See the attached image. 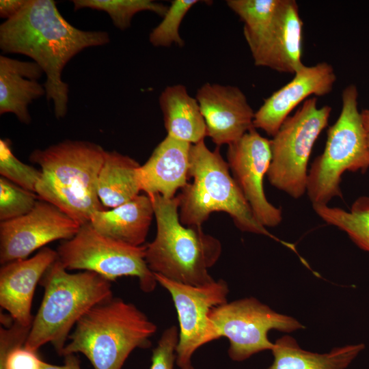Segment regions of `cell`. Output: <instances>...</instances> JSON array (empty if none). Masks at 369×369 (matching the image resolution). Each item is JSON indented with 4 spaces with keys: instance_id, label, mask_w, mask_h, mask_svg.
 <instances>
[{
    "instance_id": "1",
    "label": "cell",
    "mask_w": 369,
    "mask_h": 369,
    "mask_svg": "<svg viewBox=\"0 0 369 369\" xmlns=\"http://www.w3.org/2000/svg\"><path fill=\"white\" fill-rule=\"evenodd\" d=\"M110 41L105 31H85L68 23L53 0H27L20 11L0 25L3 53L31 57L46 74V98L57 119L67 113L69 86L62 74L66 65L85 49Z\"/></svg>"
},
{
    "instance_id": "2",
    "label": "cell",
    "mask_w": 369,
    "mask_h": 369,
    "mask_svg": "<svg viewBox=\"0 0 369 369\" xmlns=\"http://www.w3.org/2000/svg\"><path fill=\"white\" fill-rule=\"evenodd\" d=\"M105 151L90 141L70 139L34 150L29 159L42 172L36 195L81 226L89 223L95 212L105 210L97 193Z\"/></svg>"
},
{
    "instance_id": "3",
    "label": "cell",
    "mask_w": 369,
    "mask_h": 369,
    "mask_svg": "<svg viewBox=\"0 0 369 369\" xmlns=\"http://www.w3.org/2000/svg\"><path fill=\"white\" fill-rule=\"evenodd\" d=\"M156 221L154 239L146 245V261L154 273L169 279L193 286L215 281L208 269L218 260L221 245L200 226L180 222L178 195L167 199L160 194L148 195Z\"/></svg>"
},
{
    "instance_id": "4",
    "label": "cell",
    "mask_w": 369,
    "mask_h": 369,
    "mask_svg": "<svg viewBox=\"0 0 369 369\" xmlns=\"http://www.w3.org/2000/svg\"><path fill=\"white\" fill-rule=\"evenodd\" d=\"M156 329L135 305L112 297L79 320L61 355L81 353L94 369H122L133 351L151 345Z\"/></svg>"
},
{
    "instance_id": "5",
    "label": "cell",
    "mask_w": 369,
    "mask_h": 369,
    "mask_svg": "<svg viewBox=\"0 0 369 369\" xmlns=\"http://www.w3.org/2000/svg\"><path fill=\"white\" fill-rule=\"evenodd\" d=\"M229 169L219 148L211 151L204 141L191 144L189 178L193 182L178 195L180 222L201 227L210 213L225 212L241 230L267 236L297 253L294 245L277 238L256 220Z\"/></svg>"
},
{
    "instance_id": "6",
    "label": "cell",
    "mask_w": 369,
    "mask_h": 369,
    "mask_svg": "<svg viewBox=\"0 0 369 369\" xmlns=\"http://www.w3.org/2000/svg\"><path fill=\"white\" fill-rule=\"evenodd\" d=\"M44 292L24 346L37 352L51 343L59 355L79 320L113 297L111 282L87 271L71 273L57 259L40 280Z\"/></svg>"
},
{
    "instance_id": "7",
    "label": "cell",
    "mask_w": 369,
    "mask_h": 369,
    "mask_svg": "<svg viewBox=\"0 0 369 369\" xmlns=\"http://www.w3.org/2000/svg\"><path fill=\"white\" fill-rule=\"evenodd\" d=\"M357 99L355 85L343 90L340 114L328 129L323 152L314 159L308 172L306 192L312 206L327 205L332 198L342 197L340 185L345 172H365L369 167Z\"/></svg>"
},
{
    "instance_id": "8",
    "label": "cell",
    "mask_w": 369,
    "mask_h": 369,
    "mask_svg": "<svg viewBox=\"0 0 369 369\" xmlns=\"http://www.w3.org/2000/svg\"><path fill=\"white\" fill-rule=\"evenodd\" d=\"M331 111L330 106L318 107L317 98L312 97L285 120L271 140L272 156L266 175L271 185L295 199L304 195L309 159Z\"/></svg>"
},
{
    "instance_id": "9",
    "label": "cell",
    "mask_w": 369,
    "mask_h": 369,
    "mask_svg": "<svg viewBox=\"0 0 369 369\" xmlns=\"http://www.w3.org/2000/svg\"><path fill=\"white\" fill-rule=\"evenodd\" d=\"M146 245L132 246L97 232L87 223L61 243L57 259L68 271L94 272L109 282L122 276L138 279L140 289L152 292L158 284L146 261Z\"/></svg>"
},
{
    "instance_id": "10",
    "label": "cell",
    "mask_w": 369,
    "mask_h": 369,
    "mask_svg": "<svg viewBox=\"0 0 369 369\" xmlns=\"http://www.w3.org/2000/svg\"><path fill=\"white\" fill-rule=\"evenodd\" d=\"M209 318L218 337L228 339L230 359L242 361L274 346L268 337L272 329L290 333L305 327L297 320L276 312L254 297L226 302L213 308Z\"/></svg>"
},
{
    "instance_id": "11",
    "label": "cell",
    "mask_w": 369,
    "mask_h": 369,
    "mask_svg": "<svg viewBox=\"0 0 369 369\" xmlns=\"http://www.w3.org/2000/svg\"><path fill=\"white\" fill-rule=\"evenodd\" d=\"M154 274L157 283L169 292L177 312L179 337L176 363L180 368L191 364V357L200 347L219 339L208 314L213 308L228 302L229 288L221 279L197 286Z\"/></svg>"
},
{
    "instance_id": "12",
    "label": "cell",
    "mask_w": 369,
    "mask_h": 369,
    "mask_svg": "<svg viewBox=\"0 0 369 369\" xmlns=\"http://www.w3.org/2000/svg\"><path fill=\"white\" fill-rule=\"evenodd\" d=\"M80 227L57 207L39 198L28 213L1 221L0 263L26 259L51 242L70 239Z\"/></svg>"
},
{
    "instance_id": "13",
    "label": "cell",
    "mask_w": 369,
    "mask_h": 369,
    "mask_svg": "<svg viewBox=\"0 0 369 369\" xmlns=\"http://www.w3.org/2000/svg\"><path fill=\"white\" fill-rule=\"evenodd\" d=\"M271 140L255 128L228 145V164L256 220L264 227H275L282 220V210L265 196L263 179L271 161Z\"/></svg>"
},
{
    "instance_id": "14",
    "label": "cell",
    "mask_w": 369,
    "mask_h": 369,
    "mask_svg": "<svg viewBox=\"0 0 369 369\" xmlns=\"http://www.w3.org/2000/svg\"><path fill=\"white\" fill-rule=\"evenodd\" d=\"M303 22L295 0H282L273 20L260 31L244 35L254 64L295 74L304 64Z\"/></svg>"
},
{
    "instance_id": "15",
    "label": "cell",
    "mask_w": 369,
    "mask_h": 369,
    "mask_svg": "<svg viewBox=\"0 0 369 369\" xmlns=\"http://www.w3.org/2000/svg\"><path fill=\"white\" fill-rule=\"evenodd\" d=\"M206 136L217 146L230 145L254 128L255 112L236 86L206 83L195 96Z\"/></svg>"
},
{
    "instance_id": "16",
    "label": "cell",
    "mask_w": 369,
    "mask_h": 369,
    "mask_svg": "<svg viewBox=\"0 0 369 369\" xmlns=\"http://www.w3.org/2000/svg\"><path fill=\"white\" fill-rule=\"evenodd\" d=\"M287 84L266 98L255 112L254 127L274 136L290 113L310 96H323L331 92L336 81L333 66L327 62L303 65Z\"/></svg>"
},
{
    "instance_id": "17",
    "label": "cell",
    "mask_w": 369,
    "mask_h": 369,
    "mask_svg": "<svg viewBox=\"0 0 369 369\" xmlns=\"http://www.w3.org/2000/svg\"><path fill=\"white\" fill-rule=\"evenodd\" d=\"M57 259V251L44 247L31 258L1 266L0 305L20 325L31 327L34 318L31 305L36 286Z\"/></svg>"
},
{
    "instance_id": "18",
    "label": "cell",
    "mask_w": 369,
    "mask_h": 369,
    "mask_svg": "<svg viewBox=\"0 0 369 369\" xmlns=\"http://www.w3.org/2000/svg\"><path fill=\"white\" fill-rule=\"evenodd\" d=\"M191 144L167 135L137 169L141 191L171 199L189 178Z\"/></svg>"
},
{
    "instance_id": "19",
    "label": "cell",
    "mask_w": 369,
    "mask_h": 369,
    "mask_svg": "<svg viewBox=\"0 0 369 369\" xmlns=\"http://www.w3.org/2000/svg\"><path fill=\"white\" fill-rule=\"evenodd\" d=\"M44 74L35 62L0 56V114L14 113L22 123H31L28 106L46 95L38 79Z\"/></svg>"
},
{
    "instance_id": "20",
    "label": "cell",
    "mask_w": 369,
    "mask_h": 369,
    "mask_svg": "<svg viewBox=\"0 0 369 369\" xmlns=\"http://www.w3.org/2000/svg\"><path fill=\"white\" fill-rule=\"evenodd\" d=\"M154 216L152 202L146 195L110 210L95 212L90 221L99 233L132 246H141Z\"/></svg>"
},
{
    "instance_id": "21",
    "label": "cell",
    "mask_w": 369,
    "mask_h": 369,
    "mask_svg": "<svg viewBox=\"0 0 369 369\" xmlns=\"http://www.w3.org/2000/svg\"><path fill=\"white\" fill-rule=\"evenodd\" d=\"M167 135L195 144L204 141L206 126L196 98L184 85L167 86L159 96Z\"/></svg>"
},
{
    "instance_id": "22",
    "label": "cell",
    "mask_w": 369,
    "mask_h": 369,
    "mask_svg": "<svg viewBox=\"0 0 369 369\" xmlns=\"http://www.w3.org/2000/svg\"><path fill=\"white\" fill-rule=\"evenodd\" d=\"M364 348L359 343L320 354L303 350L294 338L286 335L274 343L273 361L266 369H345Z\"/></svg>"
},
{
    "instance_id": "23",
    "label": "cell",
    "mask_w": 369,
    "mask_h": 369,
    "mask_svg": "<svg viewBox=\"0 0 369 369\" xmlns=\"http://www.w3.org/2000/svg\"><path fill=\"white\" fill-rule=\"evenodd\" d=\"M139 167L128 156L114 150L105 151L97 181L98 196L104 208H115L139 195Z\"/></svg>"
},
{
    "instance_id": "24",
    "label": "cell",
    "mask_w": 369,
    "mask_h": 369,
    "mask_svg": "<svg viewBox=\"0 0 369 369\" xmlns=\"http://www.w3.org/2000/svg\"><path fill=\"white\" fill-rule=\"evenodd\" d=\"M313 208L326 223L344 231L356 245L369 252V197L356 199L349 210L328 205Z\"/></svg>"
},
{
    "instance_id": "25",
    "label": "cell",
    "mask_w": 369,
    "mask_h": 369,
    "mask_svg": "<svg viewBox=\"0 0 369 369\" xmlns=\"http://www.w3.org/2000/svg\"><path fill=\"white\" fill-rule=\"evenodd\" d=\"M31 327L14 321L0 328V369H42L44 361L24 346Z\"/></svg>"
},
{
    "instance_id": "26",
    "label": "cell",
    "mask_w": 369,
    "mask_h": 369,
    "mask_svg": "<svg viewBox=\"0 0 369 369\" xmlns=\"http://www.w3.org/2000/svg\"><path fill=\"white\" fill-rule=\"evenodd\" d=\"M74 10L83 8L103 11L114 26L124 31L131 26L133 17L142 11H151L163 16L167 10L163 3L151 0H73Z\"/></svg>"
},
{
    "instance_id": "27",
    "label": "cell",
    "mask_w": 369,
    "mask_h": 369,
    "mask_svg": "<svg viewBox=\"0 0 369 369\" xmlns=\"http://www.w3.org/2000/svg\"><path fill=\"white\" fill-rule=\"evenodd\" d=\"M198 2V0L172 1L162 21L149 35L151 44L156 47H169L173 44L183 46L184 40L179 33L181 22L188 11Z\"/></svg>"
},
{
    "instance_id": "28",
    "label": "cell",
    "mask_w": 369,
    "mask_h": 369,
    "mask_svg": "<svg viewBox=\"0 0 369 369\" xmlns=\"http://www.w3.org/2000/svg\"><path fill=\"white\" fill-rule=\"evenodd\" d=\"M0 174L1 177L34 193L42 177L40 170L21 162L15 156L8 139H0Z\"/></svg>"
},
{
    "instance_id": "29",
    "label": "cell",
    "mask_w": 369,
    "mask_h": 369,
    "mask_svg": "<svg viewBox=\"0 0 369 369\" xmlns=\"http://www.w3.org/2000/svg\"><path fill=\"white\" fill-rule=\"evenodd\" d=\"M38 196L3 177L0 178V220L5 221L18 218L30 212Z\"/></svg>"
},
{
    "instance_id": "30",
    "label": "cell",
    "mask_w": 369,
    "mask_h": 369,
    "mask_svg": "<svg viewBox=\"0 0 369 369\" xmlns=\"http://www.w3.org/2000/svg\"><path fill=\"white\" fill-rule=\"evenodd\" d=\"M178 337V329L174 325L163 331L156 346L152 351L150 369H174ZM180 369L194 368L189 364Z\"/></svg>"
},
{
    "instance_id": "31",
    "label": "cell",
    "mask_w": 369,
    "mask_h": 369,
    "mask_svg": "<svg viewBox=\"0 0 369 369\" xmlns=\"http://www.w3.org/2000/svg\"><path fill=\"white\" fill-rule=\"evenodd\" d=\"M27 0H1L0 16L8 20L16 15L26 4Z\"/></svg>"
},
{
    "instance_id": "32",
    "label": "cell",
    "mask_w": 369,
    "mask_h": 369,
    "mask_svg": "<svg viewBox=\"0 0 369 369\" xmlns=\"http://www.w3.org/2000/svg\"><path fill=\"white\" fill-rule=\"evenodd\" d=\"M42 369H81L80 361L76 354H69L64 356L63 365H54L43 362Z\"/></svg>"
},
{
    "instance_id": "33",
    "label": "cell",
    "mask_w": 369,
    "mask_h": 369,
    "mask_svg": "<svg viewBox=\"0 0 369 369\" xmlns=\"http://www.w3.org/2000/svg\"><path fill=\"white\" fill-rule=\"evenodd\" d=\"M361 115L369 153V109H363L361 111Z\"/></svg>"
}]
</instances>
